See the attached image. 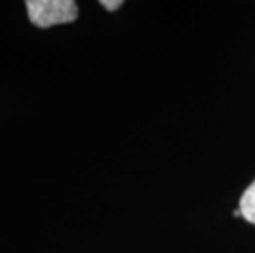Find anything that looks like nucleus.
<instances>
[{
    "label": "nucleus",
    "mask_w": 255,
    "mask_h": 253,
    "mask_svg": "<svg viewBox=\"0 0 255 253\" xmlns=\"http://www.w3.org/2000/svg\"><path fill=\"white\" fill-rule=\"evenodd\" d=\"M26 12L33 25L50 28L74 21L78 17V5L73 0H28Z\"/></svg>",
    "instance_id": "f257e3e1"
},
{
    "label": "nucleus",
    "mask_w": 255,
    "mask_h": 253,
    "mask_svg": "<svg viewBox=\"0 0 255 253\" xmlns=\"http://www.w3.org/2000/svg\"><path fill=\"white\" fill-rule=\"evenodd\" d=\"M239 211H241L244 219L249 220L251 224H255V181L242 194L241 204H239Z\"/></svg>",
    "instance_id": "f03ea898"
},
{
    "label": "nucleus",
    "mask_w": 255,
    "mask_h": 253,
    "mask_svg": "<svg viewBox=\"0 0 255 253\" xmlns=\"http://www.w3.org/2000/svg\"><path fill=\"white\" fill-rule=\"evenodd\" d=\"M101 5L106 10H109V12H114V10H117L122 5V0H114V2H109V0H101Z\"/></svg>",
    "instance_id": "7ed1b4c3"
}]
</instances>
